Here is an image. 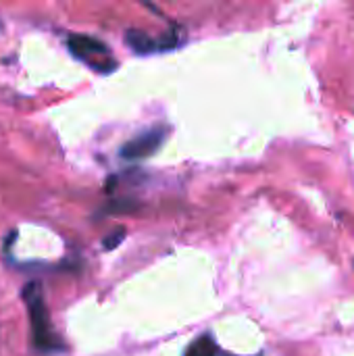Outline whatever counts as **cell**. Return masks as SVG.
<instances>
[{
	"mask_svg": "<svg viewBox=\"0 0 354 356\" xmlns=\"http://www.w3.org/2000/svg\"><path fill=\"white\" fill-rule=\"evenodd\" d=\"M23 300L29 313V325H31V340L33 346L40 353H58L63 350V344L58 342V338L52 332L50 325V315L44 302V294H42V286L38 282H29L23 288Z\"/></svg>",
	"mask_w": 354,
	"mask_h": 356,
	"instance_id": "6da1fadb",
	"label": "cell"
},
{
	"mask_svg": "<svg viewBox=\"0 0 354 356\" xmlns=\"http://www.w3.org/2000/svg\"><path fill=\"white\" fill-rule=\"evenodd\" d=\"M167 138V129L165 127H154V129H146L144 134L131 138L127 144H123L121 148V156L127 159V161H140V159H146L150 154H154L163 142Z\"/></svg>",
	"mask_w": 354,
	"mask_h": 356,
	"instance_id": "7a4b0ae2",
	"label": "cell"
},
{
	"mask_svg": "<svg viewBox=\"0 0 354 356\" xmlns=\"http://www.w3.org/2000/svg\"><path fill=\"white\" fill-rule=\"evenodd\" d=\"M67 46H69V50H71L77 58H81V60H86V63H90V65H94V67H96L94 56H106V52H108V48H106L100 40L90 38V35H79V33L69 35Z\"/></svg>",
	"mask_w": 354,
	"mask_h": 356,
	"instance_id": "3957f363",
	"label": "cell"
},
{
	"mask_svg": "<svg viewBox=\"0 0 354 356\" xmlns=\"http://www.w3.org/2000/svg\"><path fill=\"white\" fill-rule=\"evenodd\" d=\"M125 42L138 54H150V52H159L161 50V40H154L148 33L138 31V29H129L125 33Z\"/></svg>",
	"mask_w": 354,
	"mask_h": 356,
	"instance_id": "277c9868",
	"label": "cell"
},
{
	"mask_svg": "<svg viewBox=\"0 0 354 356\" xmlns=\"http://www.w3.org/2000/svg\"><path fill=\"white\" fill-rule=\"evenodd\" d=\"M184 356H219V348L215 344V340L211 336H200L198 340H194L186 355Z\"/></svg>",
	"mask_w": 354,
	"mask_h": 356,
	"instance_id": "5b68a950",
	"label": "cell"
},
{
	"mask_svg": "<svg viewBox=\"0 0 354 356\" xmlns=\"http://www.w3.org/2000/svg\"><path fill=\"white\" fill-rule=\"evenodd\" d=\"M123 238H125V229H117V232H113L102 244H104V248L106 250H113V248H117L121 242H123Z\"/></svg>",
	"mask_w": 354,
	"mask_h": 356,
	"instance_id": "8992f818",
	"label": "cell"
}]
</instances>
